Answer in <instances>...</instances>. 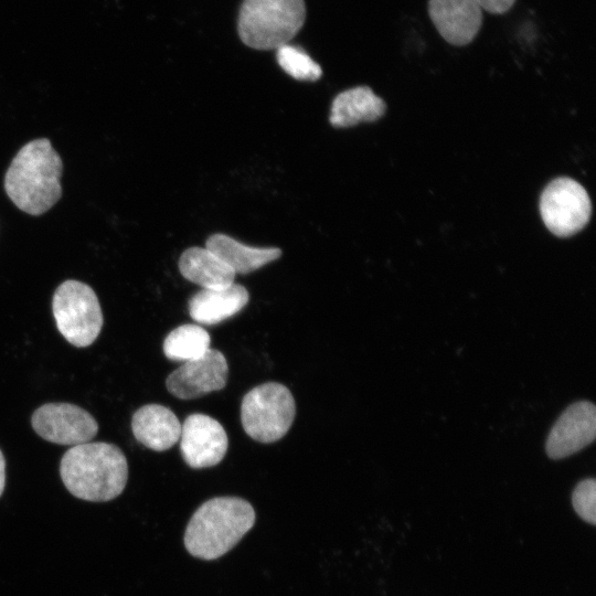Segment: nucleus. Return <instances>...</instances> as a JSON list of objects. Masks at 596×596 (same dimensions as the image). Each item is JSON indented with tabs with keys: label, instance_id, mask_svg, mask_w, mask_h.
<instances>
[{
	"label": "nucleus",
	"instance_id": "f8f14e48",
	"mask_svg": "<svg viewBox=\"0 0 596 596\" xmlns=\"http://www.w3.org/2000/svg\"><path fill=\"white\" fill-rule=\"evenodd\" d=\"M428 14L448 43H470L482 24V9L477 0H429Z\"/></svg>",
	"mask_w": 596,
	"mask_h": 596
},
{
	"label": "nucleus",
	"instance_id": "a211bd4d",
	"mask_svg": "<svg viewBox=\"0 0 596 596\" xmlns=\"http://www.w3.org/2000/svg\"><path fill=\"white\" fill-rule=\"evenodd\" d=\"M209 332L199 324L187 323L173 329L163 341V353L172 361H191L210 349Z\"/></svg>",
	"mask_w": 596,
	"mask_h": 596
},
{
	"label": "nucleus",
	"instance_id": "9d476101",
	"mask_svg": "<svg viewBox=\"0 0 596 596\" xmlns=\"http://www.w3.org/2000/svg\"><path fill=\"white\" fill-rule=\"evenodd\" d=\"M228 365L216 349L194 360L183 362L166 380L167 390L181 400H193L222 390L227 382Z\"/></svg>",
	"mask_w": 596,
	"mask_h": 596
},
{
	"label": "nucleus",
	"instance_id": "7ed1b4c3",
	"mask_svg": "<svg viewBox=\"0 0 596 596\" xmlns=\"http://www.w3.org/2000/svg\"><path fill=\"white\" fill-rule=\"evenodd\" d=\"M254 522L255 511L248 501L237 497L212 498L191 517L184 545L195 557L215 560L233 549Z\"/></svg>",
	"mask_w": 596,
	"mask_h": 596
},
{
	"label": "nucleus",
	"instance_id": "0eeeda50",
	"mask_svg": "<svg viewBox=\"0 0 596 596\" xmlns=\"http://www.w3.org/2000/svg\"><path fill=\"white\" fill-rule=\"evenodd\" d=\"M540 212L554 235L568 237L588 223L592 203L586 190L575 180L557 178L541 194Z\"/></svg>",
	"mask_w": 596,
	"mask_h": 596
},
{
	"label": "nucleus",
	"instance_id": "dca6fc26",
	"mask_svg": "<svg viewBox=\"0 0 596 596\" xmlns=\"http://www.w3.org/2000/svg\"><path fill=\"white\" fill-rule=\"evenodd\" d=\"M179 270L203 289L225 288L234 284L235 273L206 247L187 248L179 258Z\"/></svg>",
	"mask_w": 596,
	"mask_h": 596
},
{
	"label": "nucleus",
	"instance_id": "6e6552de",
	"mask_svg": "<svg viewBox=\"0 0 596 596\" xmlns=\"http://www.w3.org/2000/svg\"><path fill=\"white\" fill-rule=\"evenodd\" d=\"M31 424L43 439L57 445L89 443L98 432L96 419L71 403H46L34 411Z\"/></svg>",
	"mask_w": 596,
	"mask_h": 596
},
{
	"label": "nucleus",
	"instance_id": "aec40b11",
	"mask_svg": "<svg viewBox=\"0 0 596 596\" xmlns=\"http://www.w3.org/2000/svg\"><path fill=\"white\" fill-rule=\"evenodd\" d=\"M596 480L587 478L579 481L572 492V504L577 515L585 522L595 525Z\"/></svg>",
	"mask_w": 596,
	"mask_h": 596
},
{
	"label": "nucleus",
	"instance_id": "6ab92c4d",
	"mask_svg": "<svg viewBox=\"0 0 596 596\" xmlns=\"http://www.w3.org/2000/svg\"><path fill=\"white\" fill-rule=\"evenodd\" d=\"M276 57L279 66L298 81L315 82L322 75L319 64L301 49L289 43L276 49Z\"/></svg>",
	"mask_w": 596,
	"mask_h": 596
},
{
	"label": "nucleus",
	"instance_id": "1a4fd4ad",
	"mask_svg": "<svg viewBox=\"0 0 596 596\" xmlns=\"http://www.w3.org/2000/svg\"><path fill=\"white\" fill-rule=\"evenodd\" d=\"M180 439L182 458L194 469L220 464L228 446L227 435L221 423L201 413L191 414L184 419Z\"/></svg>",
	"mask_w": 596,
	"mask_h": 596
},
{
	"label": "nucleus",
	"instance_id": "9b49d317",
	"mask_svg": "<svg viewBox=\"0 0 596 596\" xmlns=\"http://www.w3.org/2000/svg\"><path fill=\"white\" fill-rule=\"evenodd\" d=\"M596 434V408L579 401L565 408L552 426L545 443L551 459H563L592 444Z\"/></svg>",
	"mask_w": 596,
	"mask_h": 596
},
{
	"label": "nucleus",
	"instance_id": "f257e3e1",
	"mask_svg": "<svg viewBox=\"0 0 596 596\" xmlns=\"http://www.w3.org/2000/svg\"><path fill=\"white\" fill-rule=\"evenodd\" d=\"M63 162L47 138L25 143L11 161L4 175V190L21 211L40 215L62 195Z\"/></svg>",
	"mask_w": 596,
	"mask_h": 596
},
{
	"label": "nucleus",
	"instance_id": "412c9836",
	"mask_svg": "<svg viewBox=\"0 0 596 596\" xmlns=\"http://www.w3.org/2000/svg\"><path fill=\"white\" fill-rule=\"evenodd\" d=\"M481 9L492 13L502 14L509 11L515 0H477Z\"/></svg>",
	"mask_w": 596,
	"mask_h": 596
},
{
	"label": "nucleus",
	"instance_id": "39448f33",
	"mask_svg": "<svg viewBox=\"0 0 596 596\" xmlns=\"http://www.w3.org/2000/svg\"><path fill=\"white\" fill-rule=\"evenodd\" d=\"M296 404L289 389L277 382L259 384L245 394L241 422L254 440L268 444L281 439L292 425Z\"/></svg>",
	"mask_w": 596,
	"mask_h": 596
},
{
	"label": "nucleus",
	"instance_id": "4468645a",
	"mask_svg": "<svg viewBox=\"0 0 596 596\" xmlns=\"http://www.w3.org/2000/svg\"><path fill=\"white\" fill-rule=\"evenodd\" d=\"M249 294L240 284L225 288L201 289L188 304L191 318L203 324H215L241 311L248 302Z\"/></svg>",
	"mask_w": 596,
	"mask_h": 596
},
{
	"label": "nucleus",
	"instance_id": "f03ea898",
	"mask_svg": "<svg viewBox=\"0 0 596 596\" xmlns=\"http://www.w3.org/2000/svg\"><path fill=\"white\" fill-rule=\"evenodd\" d=\"M60 475L76 498L106 502L126 487L128 462L119 447L108 443H85L71 447L62 457Z\"/></svg>",
	"mask_w": 596,
	"mask_h": 596
},
{
	"label": "nucleus",
	"instance_id": "4be33fe9",
	"mask_svg": "<svg viewBox=\"0 0 596 596\" xmlns=\"http://www.w3.org/2000/svg\"><path fill=\"white\" fill-rule=\"evenodd\" d=\"M6 486V459L0 449V497L4 490Z\"/></svg>",
	"mask_w": 596,
	"mask_h": 596
},
{
	"label": "nucleus",
	"instance_id": "ddd939ff",
	"mask_svg": "<svg viewBox=\"0 0 596 596\" xmlns=\"http://www.w3.org/2000/svg\"><path fill=\"white\" fill-rule=\"evenodd\" d=\"M135 438L156 451L171 448L181 434V423L177 415L160 404H147L138 408L131 418Z\"/></svg>",
	"mask_w": 596,
	"mask_h": 596
},
{
	"label": "nucleus",
	"instance_id": "20e7f679",
	"mask_svg": "<svg viewBox=\"0 0 596 596\" xmlns=\"http://www.w3.org/2000/svg\"><path fill=\"white\" fill-rule=\"evenodd\" d=\"M305 19L304 0H244L237 30L247 46L276 50L298 33Z\"/></svg>",
	"mask_w": 596,
	"mask_h": 596
},
{
	"label": "nucleus",
	"instance_id": "f3484780",
	"mask_svg": "<svg viewBox=\"0 0 596 596\" xmlns=\"http://www.w3.org/2000/svg\"><path fill=\"white\" fill-rule=\"evenodd\" d=\"M205 247L222 259L235 274H248L281 256L277 247H252L225 234H213Z\"/></svg>",
	"mask_w": 596,
	"mask_h": 596
},
{
	"label": "nucleus",
	"instance_id": "2eb2a0df",
	"mask_svg": "<svg viewBox=\"0 0 596 596\" xmlns=\"http://www.w3.org/2000/svg\"><path fill=\"white\" fill-rule=\"evenodd\" d=\"M385 103L368 86H356L338 94L331 105L329 121L333 127L371 123L385 114Z\"/></svg>",
	"mask_w": 596,
	"mask_h": 596
},
{
	"label": "nucleus",
	"instance_id": "423d86ee",
	"mask_svg": "<svg viewBox=\"0 0 596 596\" xmlns=\"http://www.w3.org/2000/svg\"><path fill=\"white\" fill-rule=\"evenodd\" d=\"M52 311L58 331L74 347L91 345L102 330L104 319L99 300L82 281H63L53 295Z\"/></svg>",
	"mask_w": 596,
	"mask_h": 596
}]
</instances>
